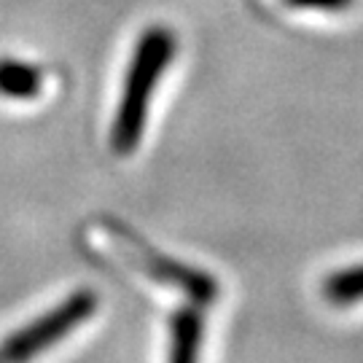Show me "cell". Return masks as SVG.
Masks as SVG:
<instances>
[{
	"label": "cell",
	"mask_w": 363,
	"mask_h": 363,
	"mask_svg": "<svg viewBox=\"0 0 363 363\" xmlns=\"http://www.w3.org/2000/svg\"><path fill=\"white\" fill-rule=\"evenodd\" d=\"M178 52L175 33L164 25L143 30L130 57V67L124 76V89L118 97L116 116L111 127V148L118 156H130L143 140L145 121L151 111V100L162 76L167 73Z\"/></svg>",
	"instance_id": "6da1fadb"
},
{
	"label": "cell",
	"mask_w": 363,
	"mask_h": 363,
	"mask_svg": "<svg viewBox=\"0 0 363 363\" xmlns=\"http://www.w3.org/2000/svg\"><path fill=\"white\" fill-rule=\"evenodd\" d=\"M94 310H97V296L91 291L84 288V291L70 294L60 307L40 315L33 323L22 325L16 334L6 339L0 345V363H30L40 352L62 342V337L78 328Z\"/></svg>",
	"instance_id": "7a4b0ae2"
},
{
	"label": "cell",
	"mask_w": 363,
	"mask_h": 363,
	"mask_svg": "<svg viewBox=\"0 0 363 363\" xmlns=\"http://www.w3.org/2000/svg\"><path fill=\"white\" fill-rule=\"evenodd\" d=\"M108 237L113 240V245L121 250V256L130 261L135 269H143L148 277H154L159 283L183 288L196 304H210L218 296V283L208 272H199V269H191L181 261L162 256L159 250H154L143 237H138L124 223L108 220Z\"/></svg>",
	"instance_id": "3957f363"
},
{
	"label": "cell",
	"mask_w": 363,
	"mask_h": 363,
	"mask_svg": "<svg viewBox=\"0 0 363 363\" xmlns=\"http://www.w3.org/2000/svg\"><path fill=\"white\" fill-rule=\"evenodd\" d=\"M169 363H199V347L205 334V318L196 307H181L169 320Z\"/></svg>",
	"instance_id": "277c9868"
},
{
	"label": "cell",
	"mask_w": 363,
	"mask_h": 363,
	"mask_svg": "<svg viewBox=\"0 0 363 363\" xmlns=\"http://www.w3.org/2000/svg\"><path fill=\"white\" fill-rule=\"evenodd\" d=\"M43 89V73L19 57H0V97L33 100Z\"/></svg>",
	"instance_id": "5b68a950"
},
{
	"label": "cell",
	"mask_w": 363,
	"mask_h": 363,
	"mask_svg": "<svg viewBox=\"0 0 363 363\" xmlns=\"http://www.w3.org/2000/svg\"><path fill=\"white\" fill-rule=\"evenodd\" d=\"M323 296L331 304H352L363 298V264L334 272L323 283Z\"/></svg>",
	"instance_id": "8992f818"
},
{
	"label": "cell",
	"mask_w": 363,
	"mask_h": 363,
	"mask_svg": "<svg viewBox=\"0 0 363 363\" xmlns=\"http://www.w3.org/2000/svg\"><path fill=\"white\" fill-rule=\"evenodd\" d=\"M291 9L298 11H345L352 6V0H283Z\"/></svg>",
	"instance_id": "52a82bcc"
}]
</instances>
